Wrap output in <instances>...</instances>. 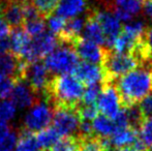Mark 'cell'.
<instances>
[{"label": "cell", "mask_w": 152, "mask_h": 151, "mask_svg": "<svg viewBox=\"0 0 152 151\" xmlns=\"http://www.w3.org/2000/svg\"><path fill=\"white\" fill-rule=\"evenodd\" d=\"M122 108L137 105L152 92V65H139L134 71L115 81Z\"/></svg>", "instance_id": "obj_1"}, {"label": "cell", "mask_w": 152, "mask_h": 151, "mask_svg": "<svg viewBox=\"0 0 152 151\" xmlns=\"http://www.w3.org/2000/svg\"><path fill=\"white\" fill-rule=\"evenodd\" d=\"M85 86L72 74L52 76L42 98L53 107L78 108L82 101Z\"/></svg>", "instance_id": "obj_2"}, {"label": "cell", "mask_w": 152, "mask_h": 151, "mask_svg": "<svg viewBox=\"0 0 152 151\" xmlns=\"http://www.w3.org/2000/svg\"><path fill=\"white\" fill-rule=\"evenodd\" d=\"M141 65L134 54H118L109 49L102 67L104 71L102 82H115Z\"/></svg>", "instance_id": "obj_3"}, {"label": "cell", "mask_w": 152, "mask_h": 151, "mask_svg": "<svg viewBox=\"0 0 152 151\" xmlns=\"http://www.w3.org/2000/svg\"><path fill=\"white\" fill-rule=\"evenodd\" d=\"M79 56L68 44H60L55 51L44 59L48 71L53 76L60 74H72L80 63Z\"/></svg>", "instance_id": "obj_4"}, {"label": "cell", "mask_w": 152, "mask_h": 151, "mask_svg": "<svg viewBox=\"0 0 152 151\" xmlns=\"http://www.w3.org/2000/svg\"><path fill=\"white\" fill-rule=\"evenodd\" d=\"M54 108L46 99H39L31 107L26 115L23 128L30 133H36L50 126L53 121Z\"/></svg>", "instance_id": "obj_5"}, {"label": "cell", "mask_w": 152, "mask_h": 151, "mask_svg": "<svg viewBox=\"0 0 152 151\" xmlns=\"http://www.w3.org/2000/svg\"><path fill=\"white\" fill-rule=\"evenodd\" d=\"M53 126L62 137H78L81 119L77 108L53 107Z\"/></svg>", "instance_id": "obj_6"}, {"label": "cell", "mask_w": 152, "mask_h": 151, "mask_svg": "<svg viewBox=\"0 0 152 151\" xmlns=\"http://www.w3.org/2000/svg\"><path fill=\"white\" fill-rule=\"evenodd\" d=\"M96 107L102 115L114 119L122 109L120 95L115 82H102V92L96 101Z\"/></svg>", "instance_id": "obj_7"}, {"label": "cell", "mask_w": 152, "mask_h": 151, "mask_svg": "<svg viewBox=\"0 0 152 151\" xmlns=\"http://www.w3.org/2000/svg\"><path fill=\"white\" fill-rule=\"evenodd\" d=\"M52 74L48 71L42 60H37L28 63L25 71L24 81L37 95L42 97L49 85Z\"/></svg>", "instance_id": "obj_8"}, {"label": "cell", "mask_w": 152, "mask_h": 151, "mask_svg": "<svg viewBox=\"0 0 152 151\" xmlns=\"http://www.w3.org/2000/svg\"><path fill=\"white\" fill-rule=\"evenodd\" d=\"M70 47L75 50L79 58H81L83 61L100 65V66L104 63V60L109 50V49L99 46L97 44H94L82 36L76 38L70 44Z\"/></svg>", "instance_id": "obj_9"}, {"label": "cell", "mask_w": 152, "mask_h": 151, "mask_svg": "<svg viewBox=\"0 0 152 151\" xmlns=\"http://www.w3.org/2000/svg\"><path fill=\"white\" fill-rule=\"evenodd\" d=\"M91 10L104 31V37H106V46L104 47L111 50L116 38L118 37L122 30L120 21L111 10L96 9V8H91Z\"/></svg>", "instance_id": "obj_10"}, {"label": "cell", "mask_w": 152, "mask_h": 151, "mask_svg": "<svg viewBox=\"0 0 152 151\" xmlns=\"http://www.w3.org/2000/svg\"><path fill=\"white\" fill-rule=\"evenodd\" d=\"M84 86H90L93 84L102 83L104 81V71L100 65L82 61L77 65L72 73Z\"/></svg>", "instance_id": "obj_11"}, {"label": "cell", "mask_w": 152, "mask_h": 151, "mask_svg": "<svg viewBox=\"0 0 152 151\" xmlns=\"http://www.w3.org/2000/svg\"><path fill=\"white\" fill-rule=\"evenodd\" d=\"M10 98L16 107L26 108L32 107L34 104L37 103L40 99V96L32 90L30 86L26 83V81L19 80L15 83L14 89H12Z\"/></svg>", "instance_id": "obj_12"}, {"label": "cell", "mask_w": 152, "mask_h": 151, "mask_svg": "<svg viewBox=\"0 0 152 151\" xmlns=\"http://www.w3.org/2000/svg\"><path fill=\"white\" fill-rule=\"evenodd\" d=\"M2 17L12 28L24 25V4L20 0H8L2 6Z\"/></svg>", "instance_id": "obj_13"}, {"label": "cell", "mask_w": 152, "mask_h": 151, "mask_svg": "<svg viewBox=\"0 0 152 151\" xmlns=\"http://www.w3.org/2000/svg\"><path fill=\"white\" fill-rule=\"evenodd\" d=\"M10 39V52L18 58L23 59L30 47L32 37L25 31L23 27H18V28H12Z\"/></svg>", "instance_id": "obj_14"}, {"label": "cell", "mask_w": 152, "mask_h": 151, "mask_svg": "<svg viewBox=\"0 0 152 151\" xmlns=\"http://www.w3.org/2000/svg\"><path fill=\"white\" fill-rule=\"evenodd\" d=\"M82 37L90 40L94 44H99L102 47L106 46V37H104V31H102L99 23L97 22L95 17L92 14L91 8L88 9V14H87L86 19H85V26Z\"/></svg>", "instance_id": "obj_15"}, {"label": "cell", "mask_w": 152, "mask_h": 151, "mask_svg": "<svg viewBox=\"0 0 152 151\" xmlns=\"http://www.w3.org/2000/svg\"><path fill=\"white\" fill-rule=\"evenodd\" d=\"M89 9L88 0H60L57 15L64 19L78 17L84 10Z\"/></svg>", "instance_id": "obj_16"}, {"label": "cell", "mask_w": 152, "mask_h": 151, "mask_svg": "<svg viewBox=\"0 0 152 151\" xmlns=\"http://www.w3.org/2000/svg\"><path fill=\"white\" fill-rule=\"evenodd\" d=\"M139 140V131L134 128H123L117 129L114 133L110 137L112 148H123L128 146H134Z\"/></svg>", "instance_id": "obj_17"}, {"label": "cell", "mask_w": 152, "mask_h": 151, "mask_svg": "<svg viewBox=\"0 0 152 151\" xmlns=\"http://www.w3.org/2000/svg\"><path fill=\"white\" fill-rule=\"evenodd\" d=\"M92 126L96 137L110 138L116 131V125L114 120L102 114H98L92 121Z\"/></svg>", "instance_id": "obj_18"}, {"label": "cell", "mask_w": 152, "mask_h": 151, "mask_svg": "<svg viewBox=\"0 0 152 151\" xmlns=\"http://www.w3.org/2000/svg\"><path fill=\"white\" fill-rule=\"evenodd\" d=\"M35 138L40 150L47 151L48 149H50L53 145H55L61 139L62 136L53 125H50L47 128L36 133Z\"/></svg>", "instance_id": "obj_19"}, {"label": "cell", "mask_w": 152, "mask_h": 151, "mask_svg": "<svg viewBox=\"0 0 152 151\" xmlns=\"http://www.w3.org/2000/svg\"><path fill=\"white\" fill-rule=\"evenodd\" d=\"M15 151H42L37 144L35 133L22 128L19 131V139Z\"/></svg>", "instance_id": "obj_20"}, {"label": "cell", "mask_w": 152, "mask_h": 151, "mask_svg": "<svg viewBox=\"0 0 152 151\" xmlns=\"http://www.w3.org/2000/svg\"><path fill=\"white\" fill-rule=\"evenodd\" d=\"M60 0H33L32 4L44 20L49 19L57 10Z\"/></svg>", "instance_id": "obj_21"}, {"label": "cell", "mask_w": 152, "mask_h": 151, "mask_svg": "<svg viewBox=\"0 0 152 151\" xmlns=\"http://www.w3.org/2000/svg\"><path fill=\"white\" fill-rule=\"evenodd\" d=\"M113 7L120 8L123 12H127L128 15L134 18L136 15L141 12V2L139 0H112V6L109 10Z\"/></svg>", "instance_id": "obj_22"}, {"label": "cell", "mask_w": 152, "mask_h": 151, "mask_svg": "<svg viewBox=\"0 0 152 151\" xmlns=\"http://www.w3.org/2000/svg\"><path fill=\"white\" fill-rule=\"evenodd\" d=\"M47 151H79L78 137H62Z\"/></svg>", "instance_id": "obj_23"}, {"label": "cell", "mask_w": 152, "mask_h": 151, "mask_svg": "<svg viewBox=\"0 0 152 151\" xmlns=\"http://www.w3.org/2000/svg\"><path fill=\"white\" fill-rule=\"evenodd\" d=\"M138 131L139 139L150 151V149H152V118L144 119Z\"/></svg>", "instance_id": "obj_24"}, {"label": "cell", "mask_w": 152, "mask_h": 151, "mask_svg": "<svg viewBox=\"0 0 152 151\" xmlns=\"http://www.w3.org/2000/svg\"><path fill=\"white\" fill-rule=\"evenodd\" d=\"M79 151H106L99 137H91L86 139L79 138Z\"/></svg>", "instance_id": "obj_25"}, {"label": "cell", "mask_w": 152, "mask_h": 151, "mask_svg": "<svg viewBox=\"0 0 152 151\" xmlns=\"http://www.w3.org/2000/svg\"><path fill=\"white\" fill-rule=\"evenodd\" d=\"M23 28L31 37H36L46 31V23L44 19H36L24 22Z\"/></svg>", "instance_id": "obj_26"}, {"label": "cell", "mask_w": 152, "mask_h": 151, "mask_svg": "<svg viewBox=\"0 0 152 151\" xmlns=\"http://www.w3.org/2000/svg\"><path fill=\"white\" fill-rule=\"evenodd\" d=\"M100 92H102V83L87 86L85 88L81 103L84 105H95Z\"/></svg>", "instance_id": "obj_27"}, {"label": "cell", "mask_w": 152, "mask_h": 151, "mask_svg": "<svg viewBox=\"0 0 152 151\" xmlns=\"http://www.w3.org/2000/svg\"><path fill=\"white\" fill-rule=\"evenodd\" d=\"M78 110V114L80 116L81 121L86 120V121H93L98 115V109L95 105H84L81 103L77 108Z\"/></svg>", "instance_id": "obj_28"}, {"label": "cell", "mask_w": 152, "mask_h": 151, "mask_svg": "<svg viewBox=\"0 0 152 151\" xmlns=\"http://www.w3.org/2000/svg\"><path fill=\"white\" fill-rule=\"evenodd\" d=\"M16 81L14 79L0 74V98L7 99L10 97Z\"/></svg>", "instance_id": "obj_29"}, {"label": "cell", "mask_w": 152, "mask_h": 151, "mask_svg": "<svg viewBox=\"0 0 152 151\" xmlns=\"http://www.w3.org/2000/svg\"><path fill=\"white\" fill-rule=\"evenodd\" d=\"M16 106L12 101L2 99L0 101V120L7 122L14 117L16 113Z\"/></svg>", "instance_id": "obj_30"}, {"label": "cell", "mask_w": 152, "mask_h": 151, "mask_svg": "<svg viewBox=\"0 0 152 151\" xmlns=\"http://www.w3.org/2000/svg\"><path fill=\"white\" fill-rule=\"evenodd\" d=\"M66 20L67 19H64L60 16H51L48 19V26L49 29L52 33H54L55 35H58L59 33L62 31V29L64 28L66 24Z\"/></svg>", "instance_id": "obj_31"}, {"label": "cell", "mask_w": 152, "mask_h": 151, "mask_svg": "<svg viewBox=\"0 0 152 151\" xmlns=\"http://www.w3.org/2000/svg\"><path fill=\"white\" fill-rule=\"evenodd\" d=\"M19 139V131H10L8 136L0 144V151H15Z\"/></svg>", "instance_id": "obj_32"}, {"label": "cell", "mask_w": 152, "mask_h": 151, "mask_svg": "<svg viewBox=\"0 0 152 151\" xmlns=\"http://www.w3.org/2000/svg\"><path fill=\"white\" fill-rule=\"evenodd\" d=\"M142 116L144 119L152 118V92L145 96L140 103L138 104Z\"/></svg>", "instance_id": "obj_33"}, {"label": "cell", "mask_w": 152, "mask_h": 151, "mask_svg": "<svg viewBox=\"0 0 152 151\" xmlns=\"http://www.w3.org/2000/svg\"><path fill=\"white\" fill-rule=\"evenodd\" d=\"M10 32H12V27L4 20L2 15H0V40L10 36Z\"/></svg>", "instance_id": "obj_34"}, {"label": "cell", "mask_w": 152, "mask_h": 151, "mask_svg": "<svg viewBox=\"0 0 152 151\" xmlns=\"http://www.w3.org/2000/svg\"><path fill=\"white\" fill-rule=\"evenodd\" d=\"M10 131H12V128H10V125L7 124V122L0 120V144L5 140V138L8 136Z\"/></svg>", "instance_id": "obj_35"}, {"label": "cell", "mask_w": 152, "mask_h": 151, "mask_svg": "<svg viewBox=\"0 0 152 151\" xmlns=\"http://www.w3.org/2000/svg\"><path fill=\"white\" fill-rule=\"evenodd\" d=\"M143 3H144V5H143V12H144L145 17L152 22V0H146Z\"/></svg>", "instance_id": "obj_36"}, {"label": "cell", "mask_w": 152, "mask_h": 151, "mask_svg": "<svg viewBox=\"0 0 152 151\" xmlns=\"http://www.w3.org/2000/svg\"><path fill=\"white\" fill-rule=\"evenodd\" d=\"M115 151H138L134 147L132 146H128V147H123V148H119V149H116Z\"/></svg>", "instance_id": "obj_37"}, {"label": "cell", "mask_w": 152, "mask_h": 151, "mask_svg": "<svg viewBox=\"0 0 152 151\" xmlns=\"http://www.w3.org/2000/svg\"><path fill=\"white\" fill-rule=\"evenodd\" d=\"M22 3H32V1L33 0H20Z\"/></svg>", "instance_id": "obj_38"}, {"label": "cell", "mask_w": 152, "mask_h": 151, "mask_svg": "<svg viewBox=\"0 0 152 151\" xmlns=\"http://www.w3.org/2000/svg\"><path fill=\"white\" fill-rule=\"evenodd\" d=\"M2 6H3V4L0 3V15H2Z\"/></svg>", "instance_id": "obj_39"}, {"label": "cell", "mask_w": 152, "mask_h": 151, "mask_svg": "<svg viewBox=\"0 0 152 151\" xmlns=\"http://www.w3.org/2000/svg\"><path fill=\"white\" fill-rule=\"evenodd\" d=\"M8 0H0V3H2V4H4L5 2H7Z\"/></svg>", "instance_id": "obj_40"}, {"label": "cell", "mask_w": 152, "mask_h": 151, "mask_svg": "<svg viewBox=\"0 0 152 151\" xmlns=\"http://www.w3.org/2000/svg\"><path fill=\"white\" fill-rule=\"evenodd\" d=\"M139 1H140V2H145L146 0H139Z\"/></svg>", "instance_id": "obj_41"}, {"label": "cell", "mask_w": 152, "mask_h": 151, "mask_svg": "<svg viewBox=\"0 0 152 151\" xmlns=\"http://www.w3.org/2000/svg\"><path fill=\"white\" fill-rule=\"evenodd\" d=\"M106 151H112V150H106Z\"/></svg>", "instance_id": "obj_42"}, {"label": "cell", "mask_w": 152, "mask_h": 151, "mask_svg": "<svg viewBox=\"0 0 152 151\" xmlns=\"http://www.w3.org/2000/svg\"><path fill=\"white\" fill-rule=\"evenodd\" d=\"M150 151H151V150H150Z\"/></svg>", "instance_id": "obj_43"}]
</instances>
